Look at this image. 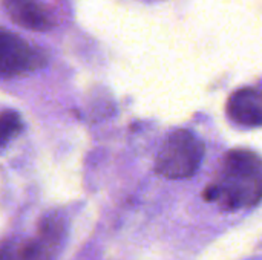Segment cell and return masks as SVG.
I'll return each mask as SVG.
<instances>
[{
    "label": "cell",
    "mask_w": 262,
    "mask_h": 260,
    "mask_svg": "<svg viewBox=\"0 0 262 260\" xmlns=\"http://www.w3.org/2000/svg\"><path fill=\"white\" fill-rule=\"evenodd\" d=\"M23 130V120L15 110L0 113V150H3Z\"/></svg>",
    "instance_id": "7"
},
{
    "label": "cell",
    "mask_w": 262,
    "mask_h": 260,
    "mask_svg": "<svg viewBox=\"0 0 262 260\" xmlns=\"http://www.w3.org/2000/svg\"><path fill=\"white\" fill-rule=\"evenodd\" d=\"M58 248L37 234L21 242H14V260H55Z\"/></svg>",
    "instance_id": "6"
},
{
    "label": "cell",
    "mask_w": 262,
    "mask_h": 260,
    "mask_svg": "<svg viewBox=\"0 0 262 260\" xmlns=\"http://www.w3.org/2000/svg\"><path fill=\"white\" fill-rule=\"evenodd\" d=\"M204 201L223 211L250 210L262 201V158L250 149L229 150L212 182L203 192Z\"/></svg>",
    "instance_id": "1"
},
{
    "label": "cell",
    "mask_w": 262,
    "mask_h": 260,
    "mask_svg": "<svg viewBox=\"0 0 262 260\" xmlns=\"http://www.w3.org/2000/svg\"><path fill=\"white\" fill-rule=\"evenodd\" d=\"M0 260H14V242H5L0 245Z\"/></svg>",
    "instance_id": "8"
},
{
    "label": "cell",
    "mask_w": 262,
    "mask_h": 260,
    "mask_svg": "<svg viewBox=\"0 0 262 260\" xmlns=\"http://www.w3.org/2000/svg\"><path fill=\"white\" fill-rule=\"evenodd\" d=\"M48 57L18 35L0 28V78H14L45 67Z\"/></svg>",
    "instance_id": "3"
},
{
    "label": "cell",
    "mask_w": 262,
    "mask_h": 260,
    "mask_svg": "<svg viewBox=\"0 0 262 260\" xmlns=\"http://www.w3.org/2000/svg\"><path fill=\"white\" fill-rule=\"evenodd\" d=\"M226 115L238 129L262 127V87L246 86L236 89L227 98Z\"/></svg>",
    "instance_id": "4"
},
{
    "label": "cell",
    "mask_w": 262,
    "mask_h": 260,
    "mask_svg": "<svg viewBox=\"0 0 262 260\" xmlns=\"http://www.w3.org/2000/svg\"><path fill=\"white\" fill-rule=\"evenodd\" d=\"M206 158V144L203 138L189 127L173 129L163 138L154 170L158 176L169 181H183L193 178Z\"/></svg>",
    "instance_id": "2"
},
{
    "label": "cell",
    "mask_w": 262,
    "mask_h": 260,
    "mask_svg": "<svg viewBox=\"0 0 262 260\" xmlns=\"http://www.w3.org/2000/svg\"><path fill=\"white\" fill-rule=\"evenodd\" d=\"M2 6L15 25L28 31L46 32L54 26L52 14L40 0H3Z\"/></svg>",
    "instance_id": "5"
},
{
    "label": "cell",
    "mask_w": 262,
    "mask_h": 260,
    "mask_svg": "<svg viewBox=\"0 0 262 260\" xmlns=\"http://www.w3.org/2000/svg\"><path fill=\"white\" fill-rule=\"evenodd\" d=\"M258 260H262V259H258Z\"/></svg>",
    "instance_id": "9"
}]
</instances>
